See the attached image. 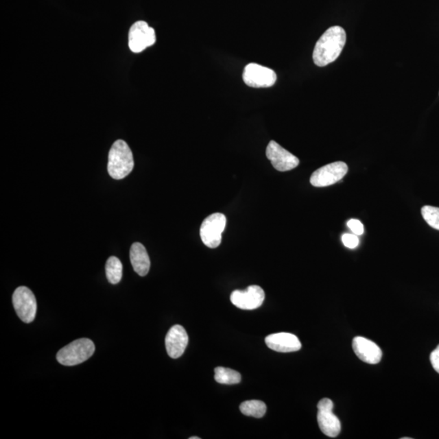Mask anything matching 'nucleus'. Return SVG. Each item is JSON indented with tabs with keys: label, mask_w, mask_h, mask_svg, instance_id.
<instances>
[{
	"label": "nucleus",
	"mask_w": 439,
	"mask_h": 439,
	"mask_svg": "<svg viewBox=\"0 0 439 439\" xmlns=\"http://www.w3.org/2000/svg\"><path fill=\"white\" fill-rule=\"evenodd\" d=\"M265 294L259 285H250L244 291L233 292L230 296L232 304L243 310H254L260 307L265 301Z\"/></svg>",
	"instance_id": "nucleus-9"
},
{
	"label": "nucleus",
	"mask_w": 439,
	"mask_h": 439,
	"mask_svg": "<svg viewBox=\"0 0 439 439\" xmlns=\"http://www.w3.org/2000/svg\"><path fill=\"white\" fill-rule=\"evenodd\" d=\"M12 304L22 322L30 323L36 317V298L28 287H20L16 289L12 296Z\"/></svg>",
	"instance_id": "nucleus-5"
},
{
	"label": "nucleus",
	"mask_w": 439,
	"mask_h": 439,
	"mask_svg": "<svg viewBox=\"0 0 439 439\" xmlns=\"http://www.w3.org/2000/svg\"><path fill=\"white\" fill-rule=\"evenodd\" d=\"M215 380L220 384H238L241 381V375L231 368L217 367L215 368Z\"/></svg>",
	"instance_id": "nucleus-16"
},
{
	"label": "nucleus",
	"mask_w": 439,
	"mask_h": 439,
	"mask_svg": "<svg viewBox=\"0 0 439 439\" xmlns=\"http://www.w3.org/2000/svg\"><path fill=\"white\" fill-rule=\"evenodd\" d=\"M226 226V217L222 213H214L204 219L200 228V237L204 245L209 248L219 247Z\"/></svg>",
	"instance_id": "nucleus-4"
},
{
	"label": "nucleus",
	"mask_w": 439,
	"mask_h": 439,
	"mask_svg": "<svg viewBox=\"0 0 439 439\" xmlns=\"http://www.w3.org/2000/svg\"><path fill=\"white\" fill-rule=\"evenodd\" d=\"M190 439H200V437H191Z\"/></svg>",
	"instance_id": "nucleus-24"
},
{
	"label": "nucleus",
	"mask_w": 439,
	"mask_h": 439,
	"mask_svg": "<svg viewBox=\"0 0 439 439\" xmlns=\"http://www.w3.org/2000/svg\"><path fill=\"white\" fill-rule=\"evenodd\" d=\"M348 171V167L344 162H333L315 171L311 176L310 182L316 187L331 186L344 178Z\"/></svg>",
	"instance_id": "nucleus-6"
},
{
	"label": "nucleus",
	"mask_w": 439,
	"mask_h": 439,
	"mask_svg": "<svg viewBox=\"0 0 439 439\" xmlns=\"http://www.w3.org/2000/svg\"><path fill=\"white\" fill-rule=\"evenodd\" d=\"M421 214L430 227L439 230V208L433 206H424L421 209Z\"/></svg>",
	"instance_id": "nucleus-19"
},
{
	"label": "nucleus",
	"mask_w": 439,
	"mask_h": 439,
	"mask_svg": "<svg viewBox=\"0 0 439 439\" xmlns=\"http://www.w3.org/2000/svg\"><path fill=\"white\" fill-rule=\"evenodd\" d=\"M122 263L119 259L111 257L108 259L106 263V276L108 282L112 284L120 283L122 278Z\"/></svg>",
	"instance_id": "nucleus-18"
},
{
	"label": "nucleus",
	"mask_w": 439,
	"mask_h": 439,
	"mask_svg": "<svg viewBox=\"0 0 439 439\" xmlns=\"http://www.w3.org/2000/svg\"><path fill=\"white\" fill-rule=\"evenodd\" d=\"M245 84L254 88L273 86L276 81V74L273 69L261 64L251 63L246 66L243 74Z\"/></svg>",
	"instance_id": "nucleus-8"
},
{
	"label": "nucleus",
	"mask_w": 439,
	"mask_h": 439,
	"mask_svg": "<svg viewBox=\"0 0 439 439\" xmlns=\"http://www.w3.org/2000/svg\"><path fill=\"white\" fill-rule=\"evenodd\" d=\"M134 166L133 153L124 140H117L109 151L108 171L113 179L125 178Z\"/></svg>",
	"instance_id": "nucleus-2"
},
{
	"label": "nucleus",
	"mask_w": 439,
	"mask_h": 439,
	"mask_svg": "<svg viewBox=\"0 0 439 439\" xmlns=\"http://www.w3.org/2000/svg\"><path fill=\"white\" fill-rule=\"evenodd\" d=\"M348 226L357 235H361L364 230L363 224L357 219H351L348 222Z\"/></svg>",
	"instance_id": "nucleus-21"
},
{
	"label": "nucleus",
	"mask_w": 439,
	"mask_h": 439,
	"mask_svg": "<svg viewBox=\"0 0 439 439\" xmlns=\"http://www.w3.org/2000/svg\"><path fill=\"white\" fill-rule=\"evenodd\" d=\"M130 262L134 271L139 276H146L150 270L151 261L146 248L140 243L131 246L130 252Z\"/></svg>",
	"instance_id": "nucleus-14"
},
{
	"label": "nucleus",
	"mask_w": 439,
	"mask_h": 439,
	"mask_svg": "<svg viewBox=\"0 0 439 439\" xmlns=\"http://www.w3.org/2000/svg\"><path fill=\"white\" fill-rule=\"evenodd\" d=\"M430 362H431L434 370L439 373V345L430 354Z\"/></svg>",
	"instance_id": "nucleus-22"
},
{
	"label": "nucleus",
	"mask_w": 439,
	"mask_h": 439,
	"mask_svg": "<svg viewBox=\"0 0 439 439\" xmlns=\"http://www.w3.org/2000/svg\"><path fill=\"white\" fill-rule=\"evenodd\" d=\"M94 342L88 339H79L65 346L57 353V361L64 366H78L90 359L95 353Z\"/></svg>",
	"instance_id": "nucleus-3"
},
{
	"label": "nucleus",
	"mask_w": 439,
	"mask_h": 439,
	"mask_svg": "<svg viewBox=\"0 0 439 439\" xmlns=\"http://www.w3.org/2000/svg\"><path fill=\"white\" fill-rule=\"evenodd\" d=\"M267 407L265 403L260 401H245L240 405V411L245 416L261 418L265 415Z\"/></svg>",
	"instance_id": "nucleus-17"
},
{
	"label": "nucleus",
	"mask_w": 439,
	"mask_h": 439,
	"mask_svg": "<svg viewBox=\"0 0 439 439\" xmlns=\"http://www.w3.org/2000/svg\"><path fill=\"white\" fill-rule=\"evenodd\" d=\"M318 410H333V403L331 399L324 398L318 403Z\"/></svg>",
	"instance_id": "nucleus-23"
},
{
	"label": "nucleus",
	"mask_w": 439,
	"mask_h": 439,
	"mask_svg": "<svg viewBox=\"0 0 439 439\" xmlns=\"http://www.w3.org/2000/svg\"><path fill=\"white\" fill-rule=\"evenodd\" d=\"M268 348L278 353H294L301 349V342L298 337L289 333H274L266 337Z\"/></svg>",
	"instance_id": "nucleus-13"
},
{
	"label": "nucleus",
	"mask_w": 439,
	"mask_h": 439,
	"mask_svg": "<svg viewBox=\"0 0 439 439\" xmlns=\"http://www.w3.org/2000/svg\"><path fill=\"white\" fill-rule=\"evenodd\" d=\"M188 335L186 329L180 324L171 328L165 337V348L169 357L173 359L181 357L188 345Z\"/></svg>",
	"instance_id": "nucleus-11"
},
{
	"label": "nucleus",
	"mask_w": 439,
	"mask_h": 439,
	"mask_svg": "<svg viewBox=\"0 0 439 439\" xmlns=\"http://www.w3.org/2000/svg\"><path fill=\"white\" fill-rule=\"evenodd\" d=\"M342 243L346 248L354 249L359 245V239L357 235L345 234L342 237Z\"/></svg>",
	"instance_id": "nucleus-20"
},
{
	"label": "nucleus",
	"mask_w": 439,
	"mask_h": 439,
	"mask_svg": "<svg viewBox=\"0 0 439 439\" xmlns=\"http://www.w3.org/2000/svg\"><path fill=\"white\" fill-rule=\"evenodd\" d=\"M318 421L320 430L327 436L335 438L340 434V420L333 410H318Z\"/></svg>",
	"instance_id": "nucleus-15"
},
{
	"label": "nucleus",
	"mask_w": 439,
	"mask_h": 439,
	"mask_svg": "<svg viewBox=\"0 0 439 439\" xmlns=\"http://www.w3.org/2000/svg\"><path fill=\"white\" fill-rule=\"evenodd\" d=\"M346 40L344 28L340 26H332L329 28L316 43L313 55L315 64L319 67H324L339 58Z\"/></svg>",
	"instance_id": "nucleus-1"
},
{
	"label": "nucleus",
	"mask_w": 439,
	"mask_h": 439,
	"mask_svg": "<svg viewBox=\"0 0 439 439\" xmlns=\"http://www.w3.org/2000/svg\"><path fill=\"white\" fill-rule=\"evenodd\" d=\"M156 40L155 29L150 27L147 22L139 21L131 26L129 33V47L134 54H139L146 48L154 45Z\"/></svg>",
	"instance_id": "nucleus-7"
},
{
	"label": "nucleus",
	"mask_w": 439,
	"mask_h": 439,
	"mask_svg": "<svg viewBox=\"0 0 439 439\" xmlns=\"http://www.w3.org/2000/svg\"><path fill=\"white\" fill-rule=\"evenodd\" d=\"M353 348L355 354L367 364H379L383 357V351L379 346L364 337H355L353 342Z\"/></svg>",
	"instance_id": "nucleus-12"
},
{
	"label": "nucleus",
	"mask_w": 439,
	"mask_h": 439,
	"mask_svg": "<svg viewBox=\"0 0 439 439\" xmlns=\"http://www.w3.org/2000/svg\"><path fill=\"white\" fill-rule=\"evenodd\" d=\"M266 156L274 168L280 172L294 169L300 165V160L296 156L275 141H270L268 145Z\"/></svg>",
	"instance_id": "nucleus-10"
}]
</instances>
